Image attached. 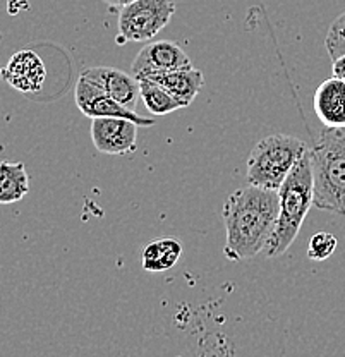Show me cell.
Segmentation results:
<instances>
[{"instance_id":"1","label":"cell","mask_w":345,"mask_h":357,"mask_svg":"<svg viewBox=\"0 0 345 357\" xmlns=\"http://www.w3.org/2000/svg\"><path fill=\"white\" fill-rule=\"evenodd\" d=\"M280 196L277 191L247 184L225 199L222 217L225 223L224 256L243 261L265 251L275 230Z\"/></svg>"},{"instance_id":"2","label":"cell","mask_w":345,"mask_h":357,"mask_svg":"<svg viewBox=\"0 0 345 357\" xmlns=\"http://www.w3.org/2000/svg\"><path fill=\"white\" fill-rule=\"evenodd\" d=\"M278 196H280V211H278L272 239L265 249L268 258H278L289 251V248L298 237L311 206H314L311 150L300 158L294 170L285 178L280 191H278Z\"/></svg>"},{"instance_id":"3","label":"cell","mask_w":345,"mask_h":357,"mask_svg":"<svg viewBox=\"0 0 345 357\" xmlns=\"http://www.w3.org/2000/svg\"><path fill=\"white\" fill-rule=\"evenodd\" d=\"M314 206L345 217V128H325L311 150Z\"/></svg>"},{"instance_id":"4","label":"cell","mask_w":345,"mask_h":357,"mask_svg":"<svg viewBox=\"0 0 345 357\" xmlns=\"http://www.w3.org/2000/svg\"><path fill=\"white\" fill-rule=\"evenodd\" d=\"M307 151V144L296 136L272 134L263 137L247 158V184L278 192Z\"/></svg>"},{"instance_id":"5","label":"cell","mask_w":345,"mask_h":357,"mask_svg":"<svg viewBox=\"0 0 345 357\" xmlns=\"http://www.w3.org/2000/svg\"><path fill=\"white\" fill-rule=\"evenodd\" d=\"M176 0H136L118 13V35L125 42H148L169 24Z\"/></svg>"},{"instance_id":"6","label":"cell","mask_w":345,"mask_h":357,"mask_svg":"<svg viewBox=\"0 0 345 357\" xmlns=\"http://www.w3.org/2000/svg\"><path fill=\"white\" fill-rule=\"evenodd\" d=\"M74 98H76L77 109L83 112V115L90 119H100V117H121L129 119L139 128H150L155 124V119L141 117L135 110L128 109L112 96L107 95L103 89L90 83L88 79L79 76V81L76 84V91H74Z\"/></svg>"},{"instance_id":"7","label":"cell","mask_w":345,"mask_h":357,"mask_svg":"<svg viewBox=\"0 0 345 357\" xmlns=\"http://www.w3.org/2000/svg\"><path fill=\"white\" fill-rule=\"evenodd\" d=\"M138 124L129 119L100 117L91 122V141L98 153L128 155L138 146Z\"/></svg>"},{"instance_id":"8","label":"cell","mask_w":345,"mask_h":357,"mask_svg":"<svg viewBox=\"0 0 345 357\" xmlns=\"http://www.w3.org/2000/svg\"><path fill=\"white\" fill-rule=\"evenodd\" d=\"M187 67H192V62L183 48L170 40H160L141 48L131 64V74L141 79L153 74L187 69Z\"/></svg>"},{"instance_id":"9","label":"cell","mask_w":345,"mask_h":357,"mask_svg":"<svg viewBox=\"0 0 345 357\" xmlns=\"http://www.w3.org/2000/svg\"><path fill=\"white\" fill-rule=\"evenodd\" d=\"M6 83L24 95L42 91L47 79V69L42 57L33 50H20L9 59L2 70Z\"/></svg>"},{"instance_id":"10","label":"cell","mask_w":345,"mask_h":357,"mask_svg":"<svg viewBox=\"0 0 345 357\" xmlns=\"http://www.w3.org/2000/svg\"><path fill=\"white\" fill-rule=\"evenodd\" d=\"M81 77L103 89L107 95L128 109L136 110L138 100L141 98V86L135 74H128L115 67H90L81 73Z\"/></svg>"},{"instance_id":"11","label":"cell","mask_w":345,"mask_h":357,"mask_svg":"<svg viewBox=\"0 0 345 357\" xmlns=\"http://www.w3.org/2000/svg\"><path fill=\"white\" fill-rule=\"evenodd\" d=\"M313 109L325 128H345V81L330 77L316 88Z\"/></svg>"},{"instance_id":"12","label":"cell","mask_w":345,"mask_h":357,"mask_svg":"<svg viewBox=\"0 0 345 357\" xmlns=\"http://www.w3.org/2000/svg\"><path fill=\"white\" fill-rule=\"evenodd\" d=\"M148 79L157 81L160 86L165 88L167 91L174 96V98L179 100V102L183 103L184 109L194 102L198 93L201 91L203 83H205L203 73L199 69H196L194 66L187 67V69L153 74V76H150Z\"/></svg>"},{"instance_id":"13","label":"cell","mask_w":345,"mask_h":357,"mask_svg":"<svg viewBox=\"0 0 345 357\" xmlns=\"http://www.w3.org/2000/svg\"><path fill=\"white\" fill-rule=\"evenodd\" d=\"M183 256V243L176 237H163L150 243L143 251V268L160 273L174 268Z\"/></svg>"},{"instance_id":"14","label":"cell","mask_w":345,"mask_h":357,"mask_svg":"<svg viewBox=\"0 0 345 357\" xmlns=\"http://www.w3.org/2000/svg\"><path fill=\"white\" fill-rule=\"evenodd\" d=\"M29 192V176L23 162H2L0 165V203L13 204Z\"/></svg>"},{"instance_id":"15","label":"cell","mask_w":345,"mask_h":357,"mask_svg":"<svg viewBox=\"0 0 345 357\" xmlns=\"http://www.w3.org/2000/svg\"><path fill=\"white\" fill-rule=\"evenodd\" d=\"M141 86V100H143L144 107L148 112L153 115H167L172 112L184 109L183 103L179 100L174 98L165 88L160 86L157 81L148 79V77H141L139 79Z\"/></svg>"},{"instance_id":"16","label":"cell","mask_w":345,"mask_h":357,"mask_svg":"<svg viewBox=\"0 0 345 357\" xmlns=\"http://www.w3.org/2000/svg\"><path fill=\"white\" fill-rule=\"evenodd\" d=\"M337 245V237L333 234L328 232H316L309 239V245H307V258L311 261H325L330 256L335 252Z\"/></svg>"},{"instance_id":"17","label":"cell","mask_w":345,"mask_h":357,"mask_svg":"<svg viewBox=\"0 0 345 357\" xmlns=\"http://www.w3.org/2000/svg\"><path fill=\"white\" fill-rule=\"evenodd\" d=\"M325 48L332 61L345 55V10L330 24L325 38Z\"/></svg>"},{"instance_id":"18","label":"cell","mask_w":345,"mask_h":357,"mask_svg":"<svg viewBox=\"0 0 345 357\" xmlns=\"http://www.w3.org/2000/svg\"><path fill=\"white\" fill-rule=\"evenodd\" d=\"M332 73L333 77L345 81V55H340L339 59L332 61Z\"/></svg>"},{"instance_id":"19","label":"cell","mask_w":345,"mask_h":357,"mask_svg":"<svg viewBox=\"0 0 345 357\" xmlns=\"http://www.w3.org/2000/svg\"><path fill=\"white\" fill-rule=\"evenodd\" d=\"M105 2L109 7H114V9H122V7L129 6V3L136 2V0H102Z\"/></svg>"}]
</instances>
